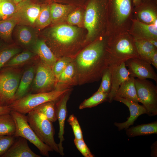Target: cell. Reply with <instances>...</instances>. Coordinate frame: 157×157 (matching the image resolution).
<instances>
[{
  "mask_svg": "<svg viewBox=\"0 0 157 157\" xmlns=\"http://www.w3.org/2000/svg\"><path fill=\"white\" fill-rule=\"evenodd\" d=\"M108 36L90 43L73 58L78 85L99 81L108 67L106 47Z\"/></svg>",
  "mask_w": 157,
  "mask_h": 157,
  "instance_id": "obj_1",
  "label": "cell"
},
{
  "mask_svg": "<svg viewBox=\"0 0 157 157\" xmlns=\"http://www.w3.org/2000/svg\"><path fill=\"white\" fill-rule=\"evenodd\" d=\"M106 51L110 69L129 59L140 58L134 40L127 31L108 36Z\"/></svg>",
  "mask_w": 157,
  "mask_h": 157,
  "instance_id": "obj_2",
  "label": "cell"
},
{
  "mask_svg": "<svg viewBox=\"0 0 157 157\" xmlns=\"http://www.w3.org/2000/svg\"><path fill=\"white\" fill-rule=\"evenodd\" d=\"M133 8L132 0H108L107 36L128 31L132 24Z\"/></svg>",
  "mask_w": 157,
  "mask_h": 157,
  "instance_id": "obj_3",
  "label": "cell"
},
{
  "mask_svg": "<svg viewBox=\"0 0 157 157\" xmlns=\"http://www.w3.org/2000/svg\"><path fill=\"white\" fill-rule=\"evenodd\" d=\"M108 3V0H90L88 3L84 19L86 41L92 42L101 34L106 35Z\"/></svg>",
  "mask_w": 157,
  "mask_h": 157,
  "instance_id": "obj_4",
  "label": "cell"
},
{
  "mask_svg": "<svg viewBox=\"0 0 157 157\" xmlns=\"http://www.w3.org/2000/svg\"><path fill=\"white\" fill-rule=\"evenodd\" d=\"M72 89L71 88L63 90L55 89L47 92L28 93L14 101L10 106L12 110L25 115L42 104L57 101L65 93Z\"/></svg>",
  "mask_w": 157,
  "mask_h": 157,
  "instance_id": "obj_5",
  "label": "cell"
},
{
  "mask_svg": "<svg viewBox=\"0 0 157 157\" xmlns=\"http://www.w3.org/2000/svg\"><path fill=\"white\" fill-rule=\"evenodd\" d=\"M26 117L29 125L38 138L53 151L59 153L58 144L54 138L55 131L53 122L43 114L34 110L27 113Z\"/></svg>",
  "mask_w": 157,
  "mask_h": 157,
  "instance_id": "obj_6",
  "label": "cell"
},
{
  "mask_svg": "<svg viewBox=\"0 0 157 157\" xmlns=\"http://www.w3.org/2000/svg\"><path fill=\"white\" fill-rule=\"evenodd\" d=\"M22 72L15 67L0 69V106H9L14 101Z\"/></svg>",
  "mask_w": 157,
  "mask_h": 157,
  "instance_id": "obj_7",
  "label": "cell"
},
{
  "mask_svg": "<svg viewBox=\"0 0 157 157\" xmlns=\"http://www.w3.org/2000/svg\"><path fill=\"white\" fill-rule=\"evenodd\" d=\"M10 113L16 124L15 137H21L25 138L34 145L42 155L49 157V152L53 150L38 138L29 125L26 116L14 110H12Z\"/></svg>",
  "mask_w": 157,
  "mask_h": 157,
  "instance_id": "obj_8",
  "label": "cell"
},
{
  "mask_svg": "<svg viewBox=\"0 0 157 157\" xmlns=\"http://www.w3.org/2000/svg\"><path fill=\"white\" fill-rule=\"evenodd\" d=\"M135 85L139 101L150 116L157 114V87L147 79H135Z\"/></svg>",
  "mask_w": 157,
  "mask_h": 157,
  "instance_id": "obj_9",
  "label": "cell"
},
{
  "mask_svg": "<svg viewBox=\"0 0 157 157\" xmlns=\"http://www.w3.org/2000/svg\"><path fill=\"white\" fill-rule=\"evenodd\" d=\"M78 31L77 27L67 24L57 26L52 29L51 34L59 47L57 59L69 57L68 52L74 44Z\"/></svg>",
  "mask_w": 157,
  "mask_h": 157,
  "instance_id": "obj_10",
  "label": "cell"
},
{
  "mask_svg": "<svg viewBox=\"0 0 157 157\" xmlns=\"http://www.w3.org/2000/svg\"><path fill=\"white\" fill-rule=\"evenodd\" d=\"M56 79L52 68L40 60L35 68L31 86L34 93L47 92L55 89Z\"/></svg>",
  "mask_w": 157,
  "mask_h": 157,
  "instance_id": "obj_11",
  "label": "cell"
},
{
  "mask_svg": "<svg viewBox=\"0 0 157 157\" xmlns=\"http://www.w3.org/2000/svg\"><path fill=\"white\" fill-rule=\"evenodd\" d=\"M129 76L140 79L150 78L157 82V75L151 64L140 58L129 59L125 62Z\"/></svg>",
  "mask_w": 157,
  "mask_h": 157,
  "instance_id": "obj_12",
  "label": "cell"
},
{
  "mask_svg": "<svg viewBox=\"0 0 157 157\" xmlns=\"http://www.w3.org/2000/svg\"><path fill=\"white\" fill-rule=\"evenodd\" d=\"M133 18L148 24H157V7L156 1L150 0L142 2L134 8Z\"/></svg>",
  "mask_w": 157,
  "mask_h": 157,
  "instance_id": "obj_13",
  "label": "cell"
},
{
  "mask_svg": "<svg viewBox=\"0 0 157 157\" xmlns=\"http://www.w3.org/2000/svg\"><path fill=\"white\" fill-rule=\"evenodd\" d=\"M72 89L65 93L56 102V112L59 124L58 137L60 142L58 144L59 152L63 156L64 154L63 142L64 140V135L65 122L67 114V103L71 93Z\"/></svg>",
  "mask_w": 157,
  "mask_h": 157,
  "instance_id": "obj_14",
  "label": "cell"
},
{
  "mask_svg": "<svg viewBox=\"0 0 157 157\" xmlns=\"http://www.w3.org/2000/svg\"><path fill=\"white\" fill-rule=\"evenodd\" d=\"M134 40L157 39V25L148 24L133 18L127 31Z\"/></svg>",
  "mask_w": 157,
  "mask_h": 157,
  "instance_id": "obj_15",
  "label": "cell"
},
{
  "mask_svg": "<svg viewBox=\"0 0 157 157\" xmlns=\"http://www.w3.org/2000/svg\"><path fill=\"white\" fill-rule=\"evenodd\" d=\"M113 100L121 102L129 108L130 115L126 121L123 123H114V125L117 127L119 131L123 129L126 130L131 125H133L134 122L138 117L141 115L147 114V110L143 105L139 104L138 103L123 98L115 97Z\"/></svg>",
  "mask_w": 157,
  "mask_h": 157,
  "instance_id": "obj_16",
  "label": "cell"
},
{
  "mask_svg": "<svg viewBox=\"0 0 157 157\" xmlns=\"http://www.w3.org/2000/svg\"><path fill=\"white\" fill-rule=\"evenodd\" d=\"M109 69L111 73V85L110 91L108 94L107 100L109 102L111 103L113 100L120 86L129 77L130 74L126 67L125 62Z\"/></svg>",
  "mask_w": 157,
  "mask_h": 157,
  "instance_id": "obj_17",
  "label": "cell"
},
{
  "mask_svg": "<svg viewBox=\"0 0 157 157\" xmlns=\"http://www.w3.org/2000/svg\"><path fill=\"white\" fill-rule=\"evenodd\" d=\"M30 148L27 140L21 137L15 140L8 151L1 157H40Z\"/></svg>",
  "mask_w": 157,
  "mask_h": 157,
  "instance_id": "obj_18",
  "label": "cell"
},
{
  "mask_svg": "<svg viewBox=\"0 0 157 157\" xmlns=\"http://www.w3.org/2000/svg\"><path fill=\"white\" fill-rule=\"evenodd\" d=\"M77 85L78 79L73 58L57 79L55 89H65Z\"/></svg>",
  "mask_w": 157,
  "mask_h": 157,
  "instance_id": "obj_19",
  "label": "cell"
},
{
  "mask_svg": "<svg viewBox=\"0 0 157 157\" xmlns=\"http://www.w3.org/2000/svg\"><path fill=\"white\" fill-rule=\"evenodd\" d=\"M35 71V66H31L26 69L22 73L15 94L14 101L28 94L34 79Z\"/></svg>",
  "mask_w": 157,
  "mask_h": 157,
  "instance_id": "obj_20",
  "label": "cell"
},
{
  "mask_svg": "<svg viewBox=\"0 0 157 157\" xmlns=\"http://www.w3.org/2000/svg\"><path fill=\"white\" fill-rule=\"evenodd\" d=\"M32 45L34 53L37 55L41 60L52 68L58 59L45 42L43 40H38Z\"/></svg>",
  "mask_w": 157,
  "mask_h": 157,
  "instance_id": "obj_21",
  "label": "cell"
},
{
  "mask_svg": "<svg viewBox=\"0 0 157 157\" xmlns=\"http://www.w3.org/2000/svg\"><path fill=\"white\" fill-rule=\"evenodd\" d=\"M40 9V6L38 5L20 4L17 6V10L15 14H17L18 16V17L20 16L22 19L32 24L36 22Z\"/></svg>",
  "mask_w": 157,
  "mask_h": 157,
  "instance_id": "obj_22",
  "label": "cell"
},
{
  "mask_svg": "<svg viewBox=\"0 0 157 157\" xmlns=\"http://www.w3.org/2000/svg\"><path fill=\"white\" fill-rule=\"evenodd\" d=\"M135 81L134 77L130 76L120 85L115 97L123 98L137 103L139 102Z\"/></svg>",
  "mask_w": 157,
  "mask_h": 157,
  "instance_id": "obj_23",
  "label": "cell"
},
{
  "mask_svg": "<svg viewBox=\"0 0 157 157\" xmlns=\"http://www.w3.org/2000/svg\"><path fill=\"white\" fill-rule=\"evenodd\" d=\"M126 130V134L129 137L157 134V122L138 125Z\"/></svg>",
  "mask_w": 157,
  "mask_h": 157,
  "instance_id": "obj_24",
  "label": "cell"
},
{
  "mask_svg": "<svg viewBox=\"0 0 157 157\" xmlns=\"http://www.w3.org/2000/svg\"><path fill=\"white\" fill-rule=\"evenodd\" d=\"M134 41L140 57L150 63V56L155 50L157 49V48L147 40H134Z\"/></svg>",
  "mask_w": 157,
  "mask_h": 157,
  "instance_id": "obj_25",
  "label": "cell"
},
{
  "mask_svg": "<svg viewBox=\"0 0 157 157\" xmlns=\"http://www.w3.org/2000/svg\"><path fill=\"white\" fill-rule=\"evenodd\" d=\"M15 16L8 19L0 20V38L5 42H8L11 38L13 28L17 22Z\"/></svg>",
  "mask_w": 157,
  "mask_h": 157,
  "instance_id": "obj_26",
  "label": "cell"
},
{
  "mask_svg": "<svg viewBox=\"0 0 157 157\" xmlns=\"http://www.w3.org/2000/svg\"><path fill=\"white\" fill-rule=\"evenodd\" d=\"M16 129L15 122L10 113L0 115V135H14Z\"/></svg>",
  "mask_w": 157,
  "mask_h": 157,
  "instance_id": "obj_27",
  "label": "cell"
},
{
  "mask_svg": "<svg viewBox=\"0 0 157 157\" xmlns=\"http://www.w3.org/2000/svg\"><path fill=\"white\" fill-rule=\"evenodd\" d=\"M56 101H50L44 103L37 106L33 110L42 113L50 121L54 122L57 120Z\"/></svg>",
  "mask_w": 157,
  "mask_h": 157,
  "instance_id": "obj_28",
  "label": "cell"
},
{
  "mask_svg": "<svg viewBox=\"0 0 157 157\" xmlns=\"http://www.w3.org/2000/svg\"><path fill=\"white\" fill-rule=\"evenodd\" d=\"M108 93L97 90L88 99H85L79 106V108L82 109L95 106L107 100Z\"/></svg>",
  "mask_w": 157,
  "mask_h": 157,
  "instance_id": "obj_29",
  "label": "cell"
},
{
  "mask_svg": "<svg viewBox=\"0 0 157 157\" xmlns=\"http://www.w3.org/2000/svg\"><path fill=\"white\" fill-rule=\"evenodd\" d=\"M35 54L34 53L28 51L19 53L12 58L3 67H16L24 64L29 61Z\"/></svg>",
  "mask_w": 157,
  "mask_h": 157,
  "instance_id": "obj_30",
  "label": "cell"
},
{
  "mask_svg": "<svg viewBox=\"0 0 157 157\" xmlns=\"http://www.w3.org/2000/svg\"><path fill=\"white\" fill-rule=\"evenodd\" d=\"M19 47H13L3 44L0 48V69L12 58L21 51Z\"/></svg>",
  "mask_w": 157,
  "mask_h": 157,
  "instance_id": "obj_31",
  "label": "cell"
},
{
  "mask_svg": "<svg viewBox=\"0 0 157 157\" xmlns=\"http://www.w3.org/2000/svg\"><path fill=\"white\" fill-rule=\"evenodd\" d=\"M17 7L11 0H2L0 1V20L8 19L16 13Z\"/></svg>",
  "mask_w": 157,
  "mask_h": 157,
  "instance_id": "obj_32",
  "label": "cell"
},
{
  "mask_svg": "<svg viewBox=\"0 0 157 157\" xmlns=\"http://www.w3.org/2000/svg\"><path fill=\"white\" fill-rule=\"evenodd\" d=\"M17 37L20 43L25 46L33 45L35 42L34 34L31 29L29 27L22 26L17 31Z\"/></svg>",
  "mask_w": 157,
  "mask_h": 157,
  "instance_id": "obj_33",
  "label": "cell"
},
{
  "mask_svg": "<svg viewBox=\"0 0 157 157\" xmlns=\"http://www.w3.org/2000/svg\"><path fill=\"white\" fill-rule=\"evenodd\" d=\"M69 7L58 3L52 4L50 7L51 21L55 22L64 17L69 12Z\"/></svg>",
  "mask_w": 157,
  "mask_h": 157,
  "instance_id": "obj_34",
  "label": "cell"
},
{
  "mask_svg": "<svg viewBox=\"0 0 157 157\" xmlns=\"http://www.w3.org/2000/svg\"><path fill=\"white\" fill-rule=\"evenodd\" d=\"M51 21L50 7L48 6L41 8L35 22L40 27H44L49 25Z\"/></svg>",
  "mask_w": 157,
  "mask_h": 157,
  "instance_id": "obj_35",
  "label": "cell"
},
{
  "mask_svg": "<svg viewBox=\"0 0 157 157\" xmlns=\"http://www.w3.org/2000/svg\"><path fill=\"white\" fill-rule=\"evenodd\" d=\"M101 78L102 81L97 91L108 94L111 85V73L108 67L104 71Z\"/></svg>",
  "mask_w": 157,
  "mask_h": 157,
  "instance_id": "obj_36",
  "label": "cell"
},
{
  "mask_svg": "<svg viewBox=\"0 0 157 157\" xmlns=\"http://www.w3.org/2000/svg\"><path fill=\"white\" fill-rule=\"evenodd\" d=\"M73 58L68 57H63L58 59L52 68L57 80L58 77Z\"/></svg>",
  "mask_w": 157,
  "mask_h": 157,
  "instance_id": "obj_37",
  "label": "cell"
},
{
  "mask_svg": "<svg viewBox=\"0 0 157 157\" xmlns=\"http://www.w3.org/2000/svg\"><path fill=\"white\" fill-rule=\"evenodd\" d=\"M15 139L14 135H0V157H1L8 151Z\"/></svg>",
  "mask_w": 157,
  "mask_h": 157,
  "instance_id": "obj_38",
  "label": "cell"
},
{
  "mask_svg": "<svg viewBox=\"0 0 157 157\" xmlns=\"http://www.w3.org/2000/svg\"><path fill=\"white\" fill-rule=\"evenodd\" d=\"M67 121L72 128L75 138L83 139L82 132L77 117L74 114L71 115Z\"/></svg>",
  "mask_w": 157,
  "mask_h": 157,
  "instance_id": "obj_39",
  "label": "cell"
},
{
  "mask_svg": "<svg viewBox=\"0 0 157 157\" xmlns=\"http://www.w3.org/2000/svg\"><path fill=\"white\" fill-rule=\"evenodd\" d=\"M74 141L77 149L84 157H94V155L91 152L83 139H78L74 138Z\"/></svg>",
  "mask_w": 157,
  "mask_h": 157,
  "instance_id": "obj_40",
  "label": "cell"
},
{
  "mask_svg": "<svg viewBox=\"0 0 157 157\" xmlns=\"http://www.w3.org/2000/svg\"><path fill=\"white\" fill-rule=\"evenodd\" d=\"M82 18L81 12L79 10L75 11L68 16L67 21L69 23L74 25H78L81 22Z\"/></svg>",
  "mask_w": 157,
  "mask_h": 157,
  "instance_id": "obj_41",
  "label": "cell"
},
{
  "mask_svg": "<svg viewBox=\"0 0 157 157\" xmlns=\"http://www.w3.org/2000/svg\"><path fill=\"white\" fill-rule=\"evenodd\" d=\"M150 61L151 64L157 69V49L155 50L151 54Z\"/></svg>",
  "mask_w": 157,
  "mask_h": 157,
  "instance_id": "obj_42",
  "label": "cell"
},
{
  "mask_svg": "<svg viewBox=\"0 0 157 157\" xmlns=\"http://www.w3.org/2000/svg\"><path fill=\"white\" fill-rule=\"evenodd\" d=\"M12 109L9 106H0V115L10 113Z\"/></svg>",
  "mask_w": 157,
  "mask_h": 157,
  "instance_id": "obj_43",
  "label": "cell"
},
{
  "mask_svg": "<svg viewBox=\"0 0 157 157\" xmlns=\"http://www.w3.org/2000/svg\"><path fill=\"white\" fill-rule=\"evenodd\" d=\"M153 144L151 147V156H157V144Z\"/></svg>",
  "mask_w": 157,
  "mask_h": 157,
  "instance_id": "obj_44",
  "label": "cell"
},
{
  "mask_svg": "<svg viewBox=\"0 0 157 157\" xmlns=\"http://www.w3.org/2000/svg\"><path fill=\"white\" fill-rule=\"evenodd\" d=\"M143 0H132L133 8L137 7L142 2Z\"/></svg>",
  "mask_w": 157,
  "mask_h": 157,
  "instance_id": "obj_45",
  "label": "cell"
},
{
  "mask_svg": "<svg viewBox=\"0 0 157 157\" xmlns=\"http://www.w3.org/2000/svg\"><path fill=\"white\" fill-rule=\"evenodd\" d=\"M148 41L156 47L157 48V39H151Z\"/></svg>",
  "mask_w": 157,
  "mask_h": 157,
  "instance_id": "obj_46",
  "label": "cell"
},
{
  "mask_svg": "<svg viewBox=\"0 0 157 157\" xmlns=\"http://www.w3.org/2000/svg\"><path fill=\"white\" fill-rule=\"evenodd\" d=\"M14 3L16 4L19 3L24 0H13Z\"/></svg>",
  "mask_w": 157,
  "mask_h": 157,
  "instance_id": "obj_47",
  "label": "cell"
},
{
  "mask_svg": "<svg viewBox=\"0 0 157 157\" xmlns=\"http://www.w3.org/2000/svg\"><path fill=\"white\" fill-rule=\"evenodd\" d=\"M1 40H2L0 39V48L4 44Z\"/></svg>",
  "mask_w": 157,
  "mask_h": 157,
  "instance_id": "obj_48",
  "label": "cell"
},
{
  "mask_svg": "<svg viewBox=\"0 0 157 157\" xmlns=\"http://www.w3.org/2000/svg\"><path fill=\"white\" fill-rule=\"evenodd\" d=\"M149 0H142V2L145 1H149Z\"/></svg>",
  "mask_w": 157,
  "mask_h": 157,
  "instance_id": "obj_49",
  "label": "cell"
},
{
  "mask_svg": "<svg viewBox=\"0 0 157 157\" xmlns=\"http://www.w3.org/2000/svg\"><path fill=\"white\" fill-rule=\"evenodd\" d=\"M2 0H0V1H1Z\"/></svg>",
  "mask_w": 157,
  "mask_h": 157,
  "instance_id": "obj_50",
  "label": "cell"
}]
</instances>
